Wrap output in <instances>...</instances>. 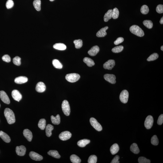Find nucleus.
Returning a JSON list of instances; mask_svg holds the SVG:
<instances>
[{"label": "nucleus", "instance_id": "nucleus-18", "mask_svg": "<svg viewBox=\"0 0 163 163\" xmlns=\"http://www.w3.org/2000/svg\"><path fill=\"white\" fill-rule=\"evenodd\" d=\"M28 79L27 77L24 76H20L16 78L15 80V82L16 83L18 84L24 83L27 82Z\"/></svg>", "mask_w": 163, "mask_h": 163}, {"label": "nucleus", "instance_id": "nucleus-24", "mask_svg": "<svg viewBox=\"0 0 163 163\" xmlns=\"http://www.w3.org/2000/svg\"><path fill=\"white\" fill-rule=\"evenodd\" d=\"M113 10H110L105 13L104 17V20L105 22H107L112 18Z\"/></svg>", "mask_w": 163, "mask_h": 163}, {"label": "nucleus", "instance_id": "nucleus-17", "mask_svg": "<svg viewBox=\"0 0 163 163\" xmlns=\"http://www.w3.org/2000/svg\"><path fill=\"white\" fill-rule=\"evenodd\" d=\"M99 51V47L98 46H95L93 47L88 51V53L92 56H96Z\"/></svg>", "mask_w": 163, "mask_h": 163}, {"label": "nucleus", "instance_id": "nucleus-49", "mask_svg": "<svg viewBox=\"0 0 163 163\" xmlns=\"http://www.w3.org/2000/svg\"><path fill=\"white\" fill-rule=\"evenodd\" d=\"M120 157L119 156L117 155L114 157V158L113 159V160H112L111 163H119V161H118V160L119 159Z\"/></svg>", "mask_w": 163, "mask_h": 163}, {"label": "nucleus", "instance_id": "nucleus-11", "mask_svg": "<svg viewBox=\"0 0 163 163\" xmlns=\"http://www.w3.org/2000/svg\"><path fill=\"white\" fill-rule=\"evenodd\" d=\"M26 148L24 146H17L16 148V152L18 155L20 156H24L26 153Z\"/></svg>", "mask_w": 163, "mask_h": 163}, {"label": "nucleus", "instance_id": "nucleus-25", "mask_svg": "<svg viewBox=\"0 0 163 163\" xmlns=\"http://www.w3.org/2000/svg\"><path fill=\"white\" fill-rule=\"evenodd\" d=\"M53 48L57 50H66V45L63 43H57L53 46Z\"/></svg>", "mask_w": 163, "mask_h": 163}, {"label": "nucleus", "instance_id": "nucleus-27", "mask_svg": "<svg viewBox=\"0 0 163 163\" xmlns=\"http://www.w3.org/2000/svg\"><path fill=\"white\" fill-rule=\"evenodd\" d=\"M54 129L52 125L50 124H48L46 128V136L48 137H50L51 136L52 133V131Z\"/></svg>", "mask_w": 163, "mask_h": 163}, {"label": "nucleus", "instance_id": "nucleus-37", "mask_svg": "<svg viewBox=\"0 0 163 163\" xmlns=\"http://www.w3.org/2000/svg\"><path fill=\"white\" fill-rule=\"evenodd\" d=\"M119 11L117 8H115L113 10L112 18L114 19H117L119 15Z\"/></svg>", "mask_w": 163, "mask_h": 163}, {"label": "nucleus", "instance_id": "nucleus-41", "mask_svg": "<svg viewBox=\"0 0 163 163\" xmlns=\"http://www.w3.org/2000/svg\"><path fill=\"white\" fill-rule=\"evenodd\" d=\"M21 58L19 57L16 56L13 59V64L17 66H19L21 64Z\"/></svg>", "mask_w": 163, "mask_h": 163}, {"label": "nucleus", "instance_id": "nucleus-32", "mask_svg": "<svg viewBox=\"0 0 163 163\" xmlns=\"http://www.w3.org/2000/svg\"><path fill=\"white\" fill-rule=\"evenodd\" d=\"M33 4L35 8L37 11H40L41 10L40 0H34L33 1Z\"/></svg>", "mask_w": 163, "mask_h": 163}, {"label": "nucleus", "instance_id": "nucleus-8", "mask_svg": "<svg viewBox=\"0 0 163 163\" xmlns=\"http://www.w3.org/2000/svg\"><path fill=\"white\" fill-rule=\"evenodd\" d=\"M72 134L70 132L67 131H64L61 133L59 135V138L63 141L69 140L71 137Z\"/></svg>", "mask_w": 163, "mask_h": 163}, {"label": "nucleus", "instance_id": "nucleus-12", "mask_svg": "<svg viewBox=\"0 0 163 163\" xmlns=\"http://www.w3.org/2000/svg\"><path fill=\"white\" fill-rule=\"evenodd\" d=\"M0 98L2 101L5 103L9 104L10 103V100L6 93L3 91H0Z\"/></svg>", "mask_w": 163, "mask_h": 163}, {"label": "nucleus", "instance_id": "nucleus-34", "mask_svg": "<svg viewBox=\"0 0 163 163\" xmlns=\"http://www.w3.org/2000/svg\"><path fill=\"white\" fill-rule=\"evenodd\" d=\"M75 45L76 49H80L82 47L83 45V42L82 40L81 39L76 40L73 41Z\"/></svg>", "mask_w": 163, "mask_h": 163}, {"label": "nucleus", "instance_id": "nucleus-28", "mask_svg": "<svg viewBox=\"0 0 163 163\" xmlns=\"http://www.w3.org/2000/svg\"><path fill=\"white\" fill-rule=\"evenodd\" d=\"M48 154L55 158L59 159L61 156L57 151L56 150H50L48 152Z\"/></svg>", "mask_w": 163, "mask_h": 163}, {"label": "nucleus", "instance_id": "nucleus-3", "mask_svg": "<svg viewBox=\"0 0 163 163\" xmlns=\"http://www.w3.org/2000/svg\"><path fill=\"white\" fill-rule=\"evenodd\" d=\"M79 74L76 73H72L67 74L65 77L66 80L70 82H74L78 81L80 78Z\"/></svg>", "mask_w": 163, "mask_h": 163}, {"label": "nucleus", "instance_id": "nucleus-36", "mask_svg": "<svg viewBox=\"0 0 163 163\" xmlns=\"http://www.w3.org/2000/svg\"><path fill=\"white\" fill-rule=\"evenodd\" d=\"M124 47L119 46L115 47L112 49V51L114 53H119L122 51L123 50Z\"/></svg>", "mask_w": 163, "mask_h": 163}, {"label": "nucleus", "instance_id": "nucleus-14", "mask_svg": "<svg viewBox=\"0 0 163 163\" xmlns=\"http://www.w3.org/2000/svg\"><path fill=\"white\" fill-rule=\"evenodd\" d=\"M12 96L13 98L16 101L19 102L22 98V95L17 90H14L12 92Z\"/></svg>", "mask_w": 163, "mask_h": 163}, {"label": "nucleus", "instance_id": "nucleus-22", "mask_svg": "<svg viewBox=\"0 0 163 163\" xmlns=\"http://www.w3.org/2000/svg\"><path fill=\"white\" fill-rule=\"evenodd\" d=\"M119 149V147L118 144H115L111 147L110 151L112 154L114 155L118 152Z\"/></svg>", "mask_w": 163, "mask_h": 163}, {"label": "nucleus", "instance_id": "nucleus-20", "mask_svg": "<svg viewBox=\"0 0 163 163\" xmlns=\"http://www.w3.org/2000/svg\"><path fill=\"white\" fill-rule=\"evenodd\" d=\"M0 137L5 142L9 143L11 141L10 137L8 135L2 131H0Z\"/></svg>", "mask_w": 163, "mask_h": 163}, {"label": "nucleus", "instance_id": "nucleus-2", "mask_svg": "<svg viewBox=\"0 0 163 163\" xmlns=\"http://www.w3.org/2000/svg\"><path fill=\"white\" fill-rule=\"evenodd\" d=\"M130 30L133 34L138 37H142L144 35V33L143 30L138 25H132L130 28Z\"/></svg>", "mask_w": 163, "mask_h": 163}, {"label": "nucleus", "instance_id": "nucleus-15", "mask_svg": "<svg viewBox=\"0 0 163 163\" xmlns=\"http://www.w3.org/2000/svg\"><path fill=\"white\" fill-rule=\"evenodd\" d=\"M46 86L44 83L42 82H39L37 83L35 89L36 91L38 93H43L46 90Z\"/></svg>", "mask_w": 163, "mask_h": 163}, {"label": "nucleus", "instance_id": "nucleus-52", "mask_svg": "<svg viewBox=\"0 0 163 163\" xmlns=\"http://www.w3.org/2000/svg\"><path fill=\"white\" fill-rule=\"evenodd\" d=\"M50 1H54V0H49Z\"/></svg>", "mask_w": 163, "mask_h": 163}, {"label": "nucleus", "instance_id": "nucleus-19", "mask_svg": "<svg viewBox=\"0 0 163 163\" xmlns=\"http://www.w3.org/2000/svg\"><path fill=\"white\" fill-rule=\"evenodd\" d=\"M108 29L109 27L107 26L102 28L97 32L96 35L98 37H103L107 35L106 31Z\"/></svg>", "mask_w": 163, "mask_h": 163}, {"label": "nucleus", "instance_id": "nucleus-30", "mask_svg": "<svg viewBox=\"0 0 163 163\" xmlns=\"http://www.w3.org/2000/svg\"><path fill=\"white\" fill-rule=\"evenodd\" d=\"M70 160L72 163H80L81 162V160L78 156L73 154L70 156Z\"/></svg>", "mask_w": 163, "mask_h": 163}, {"label": "nucleus", "instance_id": "nucleus-29", "mask_svg": "<svg viewBox=\"0 0 163 163\" xmlns=\"http://www.w3.org/2000/svg\"><path fill=\"white\" fill-rule=\"evenodd\" d=\"M130 150L133 153L137 154L139 153V149L137 146V144L136 143L132 144L130 147Z\"/></svg>", "mask_w": 163, "mask_h": 163}, {"label": "nucleus", "instance_id": "nucleus-40", "mask_svg": "<svg viewBox=\"0 0 163 163\" xmlns=\"http://www.w3.org/2000/svg\"><path fill=\"white\" fill-rule=\"evenodd\" d=\"M159 143L158 139L156 135H154L152 137L151 139V143L153 145L155 146L159 144Z\"/></svg>", "mask_w": 163, "mask_h": 163}, {"label": "nucleus", "instance_id": "nucleus-35", "mask_svg": "<svg viewBox=\"0 0 163 163\" xmlns=\"http://www.w3.org/2000/svg\"><path fill=\"white\" fill-rule=\"evenodd\" d=\"M143 23L144 26L149 29L152 28L153 27V22L151 20H145L143 22Z\"/></svg>", "mask_w": 163, "mask_h": 163}, {"label": "nucleus", "instance_id": "nucleus-48", "mask_svg": "<svg viewBox=\"0 0 163 163\" xmlns=\"http://www.w3.org/2000/svg\"><path fill=\"white\" fill-rule=\"evenodd\" d=\"M163 122V114H161L159 116L158 119L157 120V124L158 125H162Z\"/></svg>", "mask_w": 163, "mask_h": 163}, {"label": "nucleus", "instance_id": "nucleus-31", "mask_svg": "<svg viewBox=\"0 0 163 163\" xmlns=\"http://www.w3.org/2000/svg\"><path fill=\"white\" fill-rule=\"evenodd\" d=\"M38 125V127L41 130H44L46 127V120L45 119H41L39 121Z\"/></svg>", "mask_w": 163, "mask_h": 163}, {"label": "nucleus", "instance_id": "nucleus-51", "mask_svg": "<svg viewBox=\"0 0 163 163\" xmlns=\"http://www.w3.org/2000/svg\"><path fill=\"white\" fill-rule=\"evenodd\" d=\"M161 50H162L163 51V46H162L161 47Z\"/></svg>", "mask_w": 163, "mask_h": 163}, {"label": "nucleus", "instance_id": "nucleus-21", "mask_svg": "<svg viewBox=\"0 0 163 163\" xmlns=\"http://www.w3.org/2000/svg\"><path fill=\"white\" fill-rule=\"evenodd\" d=\"M51 120L52 123L55 125H58L61 122V118L59 114H57L56 117L53 115L51 116Z\"/></svg>", "mask_w": 163, "mask_h": 163}, {"label": "nucleus", "instance_id": "nucleus-33", "mask_svg": "<svg viewBox=\"0 0 163 163\" xmlns=\"http://www.w3.org/2000/svg\"><path fill=\"white\" fill-rule=\"evenodd\" d=\"M52 64L54 67L57 69H61L63 68L62 64L58 60H53L52 61Z\"/></svg>", "mask_w": 163, "mask_h": 163}, {"label": "nucleus", "instance_id": "nucleus-39", "mask_svg": "<svg viewBox=\"0 0 163 163\" xmlns=\"http://www.w3.org/2000/svg\"><path fill=\"white\" fill-rule=\"evenodd\" d=\"M149 10L148 6L146 5H144L141 7V11L144 14H147L149 13Z\"/></svg>", "mask_w": 163, "mask_h": 163}, {"label": "nucleus", "instance_id": "nucleus-50", "mask_svg": "<svg viewBox=\"0 0 163 163\" xmlns=\"http://www.w3.org/2000/svg\"><path fill=\"white\" fill-rule=\"evenodd\" d=\"M160 23L162 24H163V17H162V18H161V19H160Z\"/></svg>", "mask_w": 163, "mask_h": 163}, {"label": "nucleus", "instance_id": "nucleus-42", "mask_svg": "<svg viewBox=\"0 0 163 163\" xmlns=\"http://www.w3.org/2000/svg\"><path fill=\"white\" fill-rule=\"evenodd\" d=\"M97 157L95 155H92L89 157L88 160V163H97Z\"/></svg>", "mask_w": 163, "mask_h": 163}, {"label": "nucleus", "instance_id": "nucleus-53", "mask_svg": "<svg viewBox=\"0 0 163 163\" xmlns=\"http://www.w3.org/2000/svg\"></svg>", "mask_w": 163, "mask_h": 163}, {"label": "nucleus", "instance_id": "nucleus-47", "mask_svg": "<svg viewBox=\"0 0 163 163\" xmlns=\"http://www.w3.org/2000/svg\"><path fill=\"white\" fill-rule=\"evenodd\" d=\"M124 41V38H123L122 37H119L114 41V44L115 45H117L123 42Z\"/></svg>", "mask_w": 163, "mask_h": 163}, {"label": "nucleus", "instance_id": "nucleus-26", "mask_svg": "<svg viewBox=\"0 0 163 163\" xmlns=\"http://www.w3.org/2000/svg\"><path fill=\"white\" fill-rule=\"evenodd\" d=\"M83 61L88 66L92 67L94 66L95 65L94 61L91 59L89 57H85L84 58Z\"/></svg>", "mask_w": 163, "mask_h": 163}, {"label": "nucleus", "instance_id": "nucleus-9", "mask_svg": "<svg viewBox=\"0 0 163 163\" xmlns=\"http://www.w3.org/2000/svg\"><path fill=\"white\" fill-rule=\"evenodd\" d=\"M104 79L108 82L112 84L116 83V77L113 74H106L104 76Z\"/></svg>", "mask_w": 163, "mask_h": 163}, {"label": "nucleus", "instance_id": "nucleus-4", "mask_svg": "<svg viewBox=\"0 0 163 163\" xmlns=\"http://www.w3.org/2000/svg\"><path fill=\"white\" fill-rule=\"evenodd\" d=\"M62 108L63 112L66 116H68L70 115V107L68 101L66 100H65L62 104Z\"/></svg>", "mask_w": 163, "mask_h": 163}, {"label": "nucleus", "instance_id": "nucleus-23", "mask_svg": "<svg viewBox=\"0 0 163 163\" xmlns=\"http://www.w3.org/2000/svg\"><path fill=\"white\" fill-rule=\"evenodd\" d=\"M90 141L86 139L80 140L77 142V145L80 147H84L87 144L90 143Z\"/></svg>", "mask_w": 163, "mask_h": 163}, {"label": "nucleus", "instance_id": "nucleus-44", "mask_svg": "<svg viewBox=\"0 0 163 163\" xmlns=\"http://www.w3.org/2000/svg\"><path fill=\"white\" fill-rule=\"evenodd\" d=\"M14 3L12 0H8L6 3L7 8L10 9L12 8L14 6Z\"/></svg>", "mask_w": 163, "mask_h": 163}, {"label": "nucleus", "instance_id": "nucleus-38", "mask_svg": "<svg viewBox=\"0 0 163 163\" xmlns=\"http://www.w3.org/2000/svg\"><path fill=\"white\" fill-rule=\"evenodd\" d=\"M159 57V55L157 53H154L150 56L147 59V61H154L157 59Z\"/></svg>", "mask_w": 163, "mask_h": 163}, {"label": "nucleus", "instance_id": "nucleus-13", "mask_svg": "<svg viewBox=\"0 0 163 163\" xmlns=\"http://www.w3.org/2000/svg\"><path fill=\"white\" fill-rule=\"evenodd\" d=\"M29 156L32 159L35 161H40L43 159V157L41 155L33 151L29 153Z\"/></svg>", "mask_w": 163, "mask_h": 163}, {"label": "nucleus", "instance_id": "nucleus-6", "mask_svg": "<svg viewBox=\"0 0 163 163\" xmlns=\"http://www.w3.org/2000/svg\"><path fill=\"white\" fill-rule=\"evenodd\" d=\"M129 97V93L126 90H124L121 92L120 96V99L123 103L125 104L128 102Z\"/></svg>", "mask_w": 163, "mask_h": 163}, {"label": "nucleus", "instance_id": "nucleus-10", "mask_svg": "<svg viewBox=\"0 0 163 163\" xmlns=\"http://www.w3.org/2000/svg\"><path fill=\"white\" fill-rule=\"evenodd\" d=\"M115 65V61L114 60H110L104 63L103 65V67L105 69L109 70L111 69L114 67Z\"/></svg>", "mask_w": 163, "mask_h": 163}, {"label": "nucleus", "instance_id": "nucleus-43", "mask_svg": "<svg viewBox=\"0 0 163 163\" xmlns=\"http://www.w3.org/2000/svg\"><path fill=\"white\" fill-rule=\"evenodd\" d=\"M139 163H150V161L144 157H141L139 158L138 160Z\"/></svg>", "mask_w": 163, "mask_h": 163}, {"label": "nucleus", "instance_id": "nucleus-1", "mask_svg": "<svg viewBox=\"0 0 163 163\" xmlns=\"http://www.w3.org/2000/svg\"><path fill=\"white\" fill-rule=\"evenodd\" d=\"M4 114L8 123L9 124L11 125L15 123L16 121L15 115L13 111L11 109L8 108H6L4 111Z\"/></svg>", "mask_w": 163, "mask_h": 163}, {"label": "nucleus", "instance_id": "nucleus-45", "mask_svg": "<svg viewBox=\"0 0 163 163\" xmlns=\"http://www.w3.org/2000/svg\"><path fill=\"white\" fill-rule=\"evenodd\" d=\"M2 60L5 62L9 63L11 61V58L7 54L5 55L2 57Z\"/></svg>", "mask_w": 163, "mask_h": 163}, {"label": "nucleus", "instance_id": "nucleus-16", "mask_svg": "<svg viewBox=\"0 0 163 163\" xmlns=\"http://www.w3.org/2000/svg\"><path fill=\"white\" fill-rule=\"evenodd\" d=\"M23 134L25 138L28 141H31L33 139V135L32 132L28 129H25L23 131Z\"/></svg>", "mask_w": 163, "mask_h": 163}, {"label": "nucleus", "instance_id": "nucleus-46", "mask_svg": "<svg viewBox=\"0 0 163 163\" xmlns=\"http://www.w3.org/2000/svg\"><path fill=\"white\" fill-rule=\"evenodd\" d=\"M156 11L160 14L163 13V5L161 4L158 5L156 8Z\"/></svg>", "mask_w": 163, "mask_h": 163}, {"label": "nucleus", "instance_id": "nucleus-7", "mask_svg": "<svg viewBox=\"0 0 163 163\" xmlns=\"http://www.w3.org/2000/svg\"><path fill=\"white\" fill-rule=\"evenodd\" d=\"M154 120L153 117L152 116L149 115L147 117L144 122V126L147 129H151L153 126Z\"/></svg>", "mask_w": 163, "mask_h": 163}, {"label": "nucleus", "instance_id": "nucleus-5", "mask_svg": "<svg viewBox=\"0 0 163 163\" xmlns=\"http://www.w3.org/2000/svg\"><path fill=\"white\" fill-rule=\"evenodd\" d=\"M90 122L92 126L98 131H100L102 130V126L96 119L93 117L90 118Z\"/></svg>", "mask_w": 163, "mask_h": 163}]
</instances>
